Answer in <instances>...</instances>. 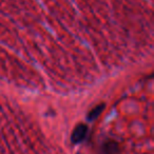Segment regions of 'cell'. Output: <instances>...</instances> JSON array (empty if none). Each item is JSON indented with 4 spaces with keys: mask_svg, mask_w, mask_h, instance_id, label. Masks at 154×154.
<instances>
[{
    "mask_svg": "<svg viewBox=\"0 0 154 154\" xmlns=\"http://www.w3.org/2000/svg\"><path fill=\"white\" fill-rule=\"evenodd\" d=\"M106 154H115L117 152V146L115 143H109V145L106 146L105 148Z\"/></svg>",
    "mask_w": 154,
    "mask_h": 154,
    "instance_id": "obj_3",
    "label": "cell"
},
{
    "mask_svg": "<svg viewBox=\"0 0 154 154\" xmlns=\"http://www.w3.org/2000/svg\"><path fill=\"white\" fill-rule=\"evenodd\" d=\"M103 108H105V106L100 105V106H97L94 110H92V111L90 112V114H89V120H93V119H95V118L98 117L99 114L103 112Z\"/></svg>",
    "mask_w": 154,
    "mask_h": 154,
    "instance_id": "obj_2",
    "label": "cell"
},
{
    "mask_svg": "<svg viewBox=\"0 0 154 154\" xmlns=\"http://www.w3.org/2000/svg\"><path fill=\"white\" fill-rule=\"evenodd\" d=\"M87 135V127L85 125H80L78 126L75 131L73 132L72 135V140L74 143H80L82 140H84V138Z\"/></svg>",
    "mask_w": 154,
    "mask_h": 154,
    "instance_id": "obj_1",
    "label": "cell"
}]
</instances>
